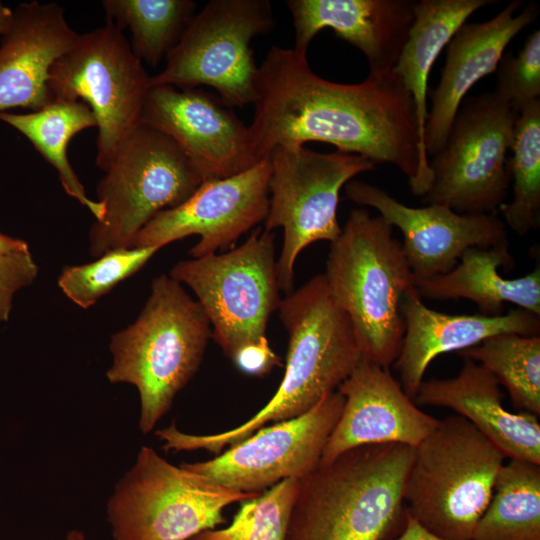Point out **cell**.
Instances as JSON below:
<instances>
[{
	"label": "cell",
	"instance_id": "e0dca14e",
	"mask_svg": "<svg viewBox=\"0 0 540 540\" xmlns=\"http://www.w3.org/2000/svg\"><path fill=\"white\" fill-rule=\"evenodd\" d=\"M345 195L376 209L402 232V249L416 282L449 272L468 248L508 242L496 214H460L439 204L413 208L376 185L354 179L345 185Z\"/></svg>",
	"mask_w": 540,
	"mask_h": 540
},
{
	"label": "cell",
	"instance_id": "d4e9b609",
	"mask_svg": "<svg viewBox=\"0 0 540 540\" xmlns=\"http://www.w3.org/2000/svg\"><path fill=\"white\" fill-rule=\"evenodd\" d=\"M491 0H421L414 5V22L393 68L410 93L416 110L422 150L428 117V78L432 67L456 31ZM428 156V155H427Z\"/></svg>",
	"mask_w": 540,
	"mask_h": 540
},
{
	"label": "cell",
	"instance_id": "9c48e42d",
	"mask_svg": "<svg viewBox=\"0 0 540 540\" xmlns=\"http://www.w3.org/2000/svg\"><path fill=\"white\" fill-rule=\"evenodd\" d=\"M274 27L268 0H211L195 14L149 87L209 86L228 107L254 104L259 67L251 41Z\"/></svg>",
	"mask_w": 540,
	"mask_h": 540
},
{
	"label": "cell",
	"instance_id": "2e32d148",
	"mask_svg": "<svg viewBox=\"0 0 540 540\" xmlns=\"http://www.w3.org/2000/svg\"><path fill=\"white\" fill-rule=\"evenodd\" d=\"M141 123L169 136L204 181L253 167L248 126L217 94L170 85L149 87Z\"/></svg>",
	"mask_w": 540,
	"mask_h": 540
},
{
	"label": "cell",
	"instance_id": "e575fe53",
	"mask_svg": "<svg viewBox=\"0 0 540 540\" xmlns=\"http://www.w3.org/2000/svg\"><path fill=\"white\" fill-rule=\"evenodd\" d=\"M243 373L264 376L275 366H281V358L271 348L266 337L242 346L231 359Z\"/></svg>",
	"mask_w": 540,
	"mask_h": 540
},
{
	"label": "cell",
	"instance_id": "f1b7e54d",
	"mask_svg": "<svg viewBox=\"0 0 540 540\" xmlns=\"http://www.w3.org/2000/svg\"><path fill=\"white\" fill-rule=\"evenodd\" d=\"M457 353L492 373L520 412L540 415L539 335L498 334Z\"/></svg>",
	"mask_w": 540,
	"mask_h": 540
},
{
	"label": "cell",
	"instance_id": "f546056e",
	"mask_svg": "<svg viewBox=\"0 0 540 540\" xmlns=\"http://www.w3.org/2000/svg\"><path fill=\"white\" fill-rule=\"evenodd\" d=\"M509 157L513 198L499 210L519 236L539 225L540 215V100L518 114Z\"/></svg>",
	"mask_w": 540,
	"mask_h": 540
},
{
	"label": "cell",
	"instance_id": "ac0fdd59",
	"mask_svg": "<svg viewBox=\"0 0 540 540\" xmlns=\"http://www.w3.org/2000/svg\"><path fill=\"white\" fill-rule=\"evenodd\" d=\"M337 391L344 397V405L319 464H327L363 445L397 443L416 447L440 422L416 406L388 368L365 357Z\"/></svg>",
	"mask_w": 540,
	"mask_h": 540
},
{
	"label": "cell",
	"instance_id": "7c38bea8",
	"mask_svg": "<svg viewBox=\"0 0 540 540\" xmlns=\"http://www.w3.org/2000/svg\"><path fill=\"white\" fill-rule=\"evenodd\" d=\"M517 114L493 91L465 98L443 147L429 160L427 204L496 214L511 183L508 152Z\"/></svg>",
	"mask_w": 540,
	"mask_h": 540
},
{
	"label": "cell",
	"instance_id": "7402d4cb",
	"mask_svg": "<svg viewBox=\"0 0 540 540\" xmlns=\"http://www.w3.org/2000/svg\"><path fill=\"white\" fill-rule=\"evenodd\" d=\"M405 332L393 367L401 387L414 400L430 362L438 355L461 351L498 334L539 335L540 316L518 308L497 316L450 315L427 307L418 293L406 297Z\"/></svg>",
	"mask_w": 540,
	"mask_h": 540
},
{
	"label": "cell",
	"instance_id": "9a60e30c",
	"mask_svg": "<svg viewBox=\"0 0 540 540\" xmlns=\"http://www.w3.org/2000/svg\"><path fill=\"white\" fill-rule=\"evenodd\" d=\"M269 177L266 158L242 173L202 182L183 203L154 216L131 247L162 248L190 235L200 237L189 251L192 258L232 247L241 235L265 221Z\"/></svg>",
	"mask_w": 540,
	"mask_h": 540
},
{
	"label": "cell",
	"instance_id": "83f0119b",
	"mask_svg": "<svg viewBox=\"0 0 540 540\" xmlns=\"http://www.w3.org/2000/svg\"><path fill=\"white\" fill-rule=\"evenodd\" d=\"M106 22L131 33L134 54L157 66L173 49L191 22V0H104Z\"/></svg>",
	"mask_w": 540,
	"mask_h": 540
},
{
	"label": "cell",
	"instance_id": "f35d334b",
	"mask_svg": "<svg viewBox=\"0 0 540 540\" xmlns=\"http://www.w3.org/2000/svg\"><path fill=\"white\" fill-rule=\"evenodd\" d=\"M64 540H86L85 533L81 530H70Z\"/></svg>",
	"mask_w": 540,
	"mask_h": 540
},
{
	"label": "cell",
	"instance_id": "cb8c5ba5",
	"mask_svg": "<svg viewBox=\"0 0 540 540\" xmlns=\"http://www.w3.org/2000/svg\"><path fill=\"white\" fill-rule=\"evenodd\" d=\"M509 242L490 247H471L463 252L457 265L449 272L416 282L420 298L450 300L464 298L474 302L480 313L501 315L503 305L540 316V268L516 279H506L499 268L513 267Z\"/></svg>",
	"mask_w": 540,
	"mask_h": 540
},
{
	"label": "cell",
	"instance_id": "4316f807",
	"mask_svg": "<svg viewBox=\"0 0 540 540\" xmlns=\"http://www.w3.org/2000/svg\"><path fill=\"white\" fill-rule=\"evenodd\" d=\"M472 540H540V464L503 463Z\"/></svg>",
	"mask_w": 540,
	"mask_h": 540
},
{
	"label": "cell",
	"instance_id": "ab89813d",
	"mask_svg": "<svg viewBox=\"0 0 540 540\" xmlns=\"http://www.w3.org/2000/svg\"><path fill=\"white\" fill-rule=\"evenodd\" d=\"M190 540H193V539H190Z\"/></svg>",
	"mask_w": 540,
	"mask_h": 540
},
{
	"label": "cell",
	"instance_id": "ba28073f",
	"mask_svg": "<svg viewBox=\"0 0 540 540\" xmlns=\"http://www.w3.org/2000/svg\"><path fill=\"white\" fill-rule=\"evenodd\" d=\"M258 494L210 482L143 446L107 502L114 540H190L224 522V509Z\"/></svg>",
	"mask_w": 540,
	"mask_h": 540
},
{
	"label": "cell",
	"instance_id": "4fadbf2b",
	"mask_svg": "<svg viewBox=\"0 0 540 540\" xmlns=\"http://www.w3.org/2000/svg\"><path fill=\"white\" fill-rule=\"evenodd\" d=\"M149 78L122 30L106 22L79 34L49 73L52 100L82 101L98 128L96 165L104 172L126 136L141 123Z\"/></svg>",
	"mask_w": 540,
	"mask_h": 540
},
{
	"label": "cell",
	"instance_id": "484cf974",
	"mask_svg": "<svg viewBox=\"0 0 540 540\" xmlns=\"http://www.w3.org/2000/svg\"><path fill=\"white\" fill-rule=\"evenodd\" d=\"M0 120L23 134L56 169L70 197L86 207L96 221L103 218V204L88 197L67 156L68 144L74 135L97 127L96 118L87 104L55 99L37 111L20 114L1 112Z\"/></svg>",
	"mask_w": 540,
	"mask_h": 540
},
{
	"label": "cell",
	"instance_id": "277c9868",
	"mask_svg": "<svg viewBox=\"0 0 540 540\" xmlns=\"http://www.w3.org/2000/svg\"><path fill=\"white\" fill-rule=\"evenodd\" d=\"M323 276L352 323L363 357L389 369L404 337L403 303L418 293L393 227L364 208L351 210L331 243Z\"/></svg>",
	"mask_w": 540,
	"mask_h": 540
},
{
	"label": "cell",
	"instance_id": "8fae6325",
	"mask_svg": "<svg viewBox=\"0 0 540 540\" xmlns=\"http://www.w3.org/2000/svg\"><path fill=\"white\" fill-rule=\"evenodd\" d=\"M275 234L257 228L241 245L176 263L170 276L187 285L207 315L212 338L230 359L265 336L280 304Z\"/></svg>",
	"mask_w": 540,
	"mask_h": 540
},
{
	"label": "cell",
	"instance_id": "5bb4252c",
	"mask_svg": "<svg viewBox=\"0 0 540 540\" xmlns=\"http://www.w3.org/2000/svg\"><path fill=\"white\" fill-rule=\"evenodd\" d=\"M343 405L336 390L308 412L262 427L213 459L180 466L244 493L260 494L282 480H300L318 466Z\"/></svg>",
	"mask_w": 540,
	"mask_h": 540
},
{
	"label": "cell",
	"instance_id": "74e56055",
	"mask_svg": "<svg viewBox=\"0 0 540 540\" xmlns=\"http://www.w3.org/2000/svg\"><path fill=\"white\" fill-rule=\"evenodd\" d=\"M13 17V10L0 1V36L8 29Z\"/></svg>",
	"mask_w": 540,
	"mask_h": 540
},
{
	"label": "cell",
	"instance_id": "8d00e7d4",
	"mask_svg": "<svg viewBox=\"0 0 540 540\" xmlns=\"http://www.w3.org/2000/svg\"><path fill=\"white\" fill-rule=\"evenodd\" d=\"M29 251V245L18 238L0 232V254Z\"/></svg>",
	"mask_w": 540,
	"mask_h": 540
},
{
	"label": "cell",
	"instance_id": "52a82bcc",
	"mask_svg": "<svg viewBox=\"0 0 540 540\" xmlns=\"http://www.w3.org/2000/svg\"><path fill=\"white\" fill-rule=\"evenodd\" d=\"M202 183L180 147L166 134L140 123L118 146L97 185L104 215L89 232L92 257L131 247L158 213L174 208Z\"/></svg>",
	"mask_w": 540,
	"mask_h": 540
},
{
	"label": "cell",
	"instance_id": "d6986e66",
	"mask_svg": "<svg viewBox=\"0 0 540 540\" xmlns=\"http://www.w3.org/2000/svg\"><path fill=\"white\" fill-rule=\"evenodd\" d=\"M508 3L484 22L464 23L447 44L446 61L436 88L429 93L432 104L425 128V149L429 156L444 145L458 109L470 89L496 71L505 48L539 14L535 4Z\"/></svg>",
	"mask_w": 540,
	"mask_h": 540
},
{
	"label": "cell",
	"instance_id": "836d02e7",
	"mask_svg": "<svg viewBox=\"0 0 540 540\" xmlns=\"http://www.w3.org/2000/svg\"><path fill=\"white\" fill-rule=\"evenodd\" d=\"M38 272L30 251L0 254V322L8 321L15 294L31 285Z\"/></svg>",
	"mask_w": 540,
	"mask_h": 540
},
{
	"label": "cell",
	"instance_id": "4dcf8cb0",
	"mask_svg": "<svg viewBox=\"0 0 540 540\" xmlns=\"http://www.w3.org/2000/svg\"><path fill=\"white\" fill-rule=\"evenodd\" d=\"M298 479L282 480L252 498L241 501L231 523L207 530L193 540H286Z\"/></svg>",
	"mask_w": 540,
	"mask_h": 540
},
{
	"label": "cell",
	"instance_id": "8992f818",
	"mask_svg": "<svg viewBox=\"0 0 540 540\" xmlns=\"http://www.w3.org/2000/svg\"><path fill=\"white\" fill-rule=\"evenodd\" d=\"M505 456L459 415L440 420L414 447L404 486L405 509L449 540H472Z\"/></svg>",
	"mask_w": 540,
	"mask_h": 540
},
{
	"label": "cell",
	"instance_id": "3957f363",
	"mask_svg": "<svg viewBox=\"0 0 540 540\" xmlns=\"http://www.w3.org/2000/svg\"><path fill=\"white\" fill-rule=\"evenodd\" d=\"M414 447L363 445L299 480L286 540H388L405 522Z\"/></svg>",
	"mask_w": 540,
	"mask_h": 540
},
{
	"label": "cell",
	"instance_id": "1f68e13d",
	"mask_svg": "<svg viewBox=\"0 0 540 540\" xmlns=\"http://www.w3.org/2000/svg\"><path fill=\"white\" fill-rule=\"evenodd\" d=\"M158 247H128L108 251L97 260L62 269L58 286L80 308L93 306L117 284L138 272Z\"/></svg>",
	"mask_w": 540,
	"mask_h": 540
},
{
	"label": "cell",
	"instance_id": "603a6c76",
	"mask_svg": "<svg viewBox=\"0 0 540 540\" xmlns=\"http://www.w3.org/2000/svg\"><path fill=\"white\" fill-rule=\"evenodd\" d=\"M414 401L455 411L471 422L505 458L540 464L537 416L508 411L502 404L498 380L475 361L464 358L455 377L423 380Z\"/></svg>",
	"mask_w": 540,
	"mask_h": 540
},
{
	"label": "cell",
	"instance_id": "44dd1931",
	"mask_svg": "<svg viewBox=\"0 0 540 540\" xmlns=\"http://www.w3.org/2000/svg\"><path fill=\"white\" fill-rule=\"evenodd\" d=\"M78 35L58 4H19L0 41V113L16 107L37 111L51 102L50 69Z\"/></svg>",
	"mask_w": 540,
	"mask_h": 540
},
{
	"label": "cell",
	"instance_id": "30bf717a",
	"mask_svg": "<svg viewBox=\"0 0 540 540\" xmlns=\"http://www.w3.org/2000/svg\"><path fill=\"white\" fill-rule=\"evenodd\" d=\"M268 159L269 210L264 229H283L277 275L280 290L288 295L299 254L314 242L332 243L341 234L337 207L342 187L375 170L376 164L357 154L319 153L304 145L276 146Z\"/></svg>",
	"mask_w": 540,
	"mask_h": 540
},
{
	"label": "cell",
	"instance_id": "7a4b0ae2",
	"mask_svg": "<svg viewBox=\"0 0 540 540\" xmlns=\"http://www.w3.org/2000/svg\"><path fill=\"white\" fill-rule=\"evenodd\" d=\"M279 317L289 337L281 383L268 403L236 428L215 434L180 431L174 423L157 431L165 450L203 449L215 455L267 423L298 417L337 390L363 357L352 323L332 300L323 274L281 299Z\"/></svg>",
	"mask_w": 540,
	"mask_h": 540
},
{
	"label": "cell",
	"instance_id": "d6a6232c",
	"mask_svg": "<svg viewBox=\"0 0 540 540\" xmlns=\"http://www.w3.org/2000/svg\"><path fill=\"white\" fill-rule=\"evenodd\" d=\"M494 92L518 115L540 96V31H533L515 56L504 53Z\"/></svg>",
	"mask_w": 540,
	"mask_h": 540
},
{
	"label": "cell",
	"instance_id": "5b68a950",
	"mask_svg": "<svg viewBox=\"0 0 540 540\" xmlns=\"http://www.w3.org/2000/svg\"><path fill=\"white\" fill-rule=\"evenodd\" d=\"M212 329L207 315L181 283L162 274L137 319L112 335L111 383H128L140 399L139 429L151 432L177 393L195 375Z\"/></svg>",
	"mask_w": 540,
	"mask_h": 540
},
{
	"label": "cell",
	"instance_id": "d590c367",
	"mask_svg": "<svg viewBox=\"0 0 540 540\" xmlns=\"http://www.w3.org/2000/svg\"><path fill=\"white\" fill-rule=\"evenodd\" d=\"M391 540H449L436 535L424 526H422L416 519H414L405 510V523L400 535Z\"/></svg>",
	"mask_w": 540,
	"mask_h": 540
},
{
	"label": "cell",
	"instance_id": "ffe728a7",
	"mask_svg": "<svg viewBox=\"0 0 540 540\" xmlns=\"http://www.w3.org/2000/svg\"><path fill=\"white\" fill-rule=\"evenodd\" d=\"M295 30L293 50L306 55L323 29L359 49L370 75L393 70L414 22L411 0H288Z\"/></svg>",
	"mask_w": 540,
	"mask_h": 540
},
{
	"label": "cell",
	"instance_id": "6da1fadb",
	"mask_svg": "<svg viewBox=\"0 0 540 540\" xmlns=\"http://www.w3.org/2000/svg\"><path fill=\"white\" fill-rule=\"evenodd\" d=\"M248 132L253 166L276 146L324 142L396 166L416 196L431 184L415 105L393 70L341 84L315 74L306 55L272 46L259 67Z\"/></svg>",
	"mask_w": 540,
	"mask_h": 540
}]
</instances>
